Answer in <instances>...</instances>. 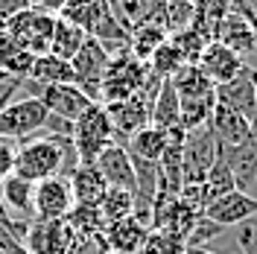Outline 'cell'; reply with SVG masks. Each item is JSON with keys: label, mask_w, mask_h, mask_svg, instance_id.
<instances>
[{"label": "cell", "mask_w": 257, "mask_h": 254, "mask_svg": "<svg viewBox=\"0 0 257 254\" xmlns=\"http://www.w3.org/2000/svg\"><path fill=\"white\" fill-rule=\"evenodd\" d=\"M67 254H114L102 234H76Z\"/></svg>", "instance_id": "obj_36"}, {"label": "cell", "mask_w": 257, "mask_h": 254, "mask_svg": "<svg viewBox=\"0 0 257 254\" xmlns=\"http://www.w3.org/2000/svg\"><path fill=\"white\" fill-rule=\"evenodd\" d=\"M167 143H170V132L155 129V126H146V129H141L138 135H132V138L126 141V152L132 155V158L158 164L161 155H164V149H167Z\"/></svg>", "instance_id": "obj_24"}, {"label": "cell", "mask_w": 257, "mask_h": 254, "mask_svg": "<svg viewBox=\"0 0 257 254\" xmlns=\"http://www.w3.org/2000/svg\"><path fill=\"white\" fill-rule=\"evenodd\" d=\"M219 155V141L210 126L184 132L181 143V181L184 184H202L208 170Z\"/></svg>", "instance_id": "obj_6"}, {"label": "cell", "mask_w": 257, "mask_h": 254, "mask_svg": "<svg viewBox=\"0 0 257 254\" xmlns=\"http://www.w3.org/2000/svg\"><path fill=\"white\" fill-rule=\"evenodd\" d=\"M108 59H111V53L102 47L96 38H91V35L85 38V44L79 47V53L70 59L73 76H76L73 85H79L94 102H99V85H102V76H105Z\"/></svg>", "instance_id": "obj_7"}, {"label": "cell", "mask_w": 257, "mask_h": 254, "mask_svg": "<svg viewBox=\"0 0 257 254\" xmlns=\"http://www.w3.org/2000/svg\"><path fill=\"white\" fill-rule=\"evenodd\" d=\"M216 102L234 108L237 114L248 117V120H254V114H257V88H254V79H251V67H242L231 82L216 85Z\"/></svg>", "instance_id": "obj_14"}, {"label": "cell", "mask_w": 257, "mask_h": 254, "mask_svg": "<svg viewBox=\"0 0 257 254\" xmlns=\"http://www.w3.org/2000/svg\"><path fill=\"white\" fill-rule=\"evenodd\" d=\"M32 193H35V184L27 181V178H21V175H15V173L0 178V199H3V205L9 210V216H15V219H27V222L35 219Z\"/></svg>", "instance_id": "obj_18"}, {"label": "cell", "mask_w": 257, "mask_h": 254, "mask_svg": "<svg viewBox=\"0 0 257 254\" xmlns=\"http://www.w3.org/2000/svg\"><path fill=\"white\" fill-rule=\"evenodd\" d=\"M47 105L38 96H21V99H9L0 108V138L12 143H27L32 138H41L44 123H47Z\"/></svg>", "instance_id": "obj_3"}, {"label": "cell", "mask_w": 257, "mask_h": 254, "mask_svg": "<svg viewBox=\"0 0 257 254\" xmlns=\"http://www.w3.org/2000/svg\"><path fill=\"white\" fill-rule=\"evenodd\" d=\"M27 79L41 85V88H47V85H70V82H76V76H73L70 62H62L53 53H44V56H35Z\"/></svg>", "instance_id": "obj_23"}, {"label": "cell", "mask_w": 257, "mask_h": 254, "mask_svg": "<svg viewBox=\"0 0 257 254\" xmlns=\"http://www.w3.org/2000/svg\"><path fill=\"white\" fill-rule=\"evenodd\" d=\"M210 129H213L219 146H237V143H242L248 138L251 120L242 117V114H237L234 108L216 102V105H213V114H210Z\"/></svg>", "instance_id": "obj_20"}, {"label": "cell", "mask_w": 257, "mask_h": 254, "mask_svg": "<svg viewBox=\"0 0 257 254\" xmlns=\"http://www.w3.org/2000/svg\"><path fill=\"white\" fill-rule=\"evenodd\" d=\"M67 181H70V193H73V205H99L108 190L105 178L99 175L94 164H79L67 175Z\"/></svg>", "instance_id": "obj_21"}, {"label": "cell", "mask_w": 257, "mask_h": 254, "mask_svg": "<svg viewBox=\"0 0 257 254\" xmlns=\"http://www.w3.org/2000/svg\"><path fill=\"white\" fill-rule=\"evenodd\" d=\"M94 167L99 170V175L105 178L108 187H120V190L135 193V167H132V158H128L126 146L111 143L108 149L99 152V158L94 161Z\"/></svg>", "instance_id": "obj_15"}, {"label": "cell", "mask_w": 257, "mask_h": 254, "mask_svg": "<svg viewBox=\"0 0 257 254\" xmlns=\"http://www.w3.org/2000/svg\"><path fill=\"white\" fill-rule=\"evenodd\" d=\"M67 222L76 234H102V228H105L99 205H73L67 213Z\"/></svg>", "instance_id": "obj_33"}, {"label": "cell", "mask_w": 257, "mask_h": 254, "mask_svg": "<svg viewBox=\"0 0 257 254\" xmlns=\"http://www.w3.org/2000/svg\"><path fill=\"white\" fill-rule=\"evenodd\" d=\"M254 67H257V64H254Z\"/></svg>", "instance_id": "obj_43"}, {"label": "cell", "mask_w": 257, "mask_h": 254, "mask_svg": "<svg viewBox=\"0 0 257 254\" xmlns=\"http://www.w3.org/2000/svg\"><path fill=\"white\" fill-rule=\"evenodd\" d=\"M53 27H56V15L53 12L41 9V6H30V9L18 12L12 21H6L0 30L6 32L12 41H18L24 50H30L32 56H44L50 50Z\"/></svg>", "instance_id": "obj_4"}, {"label": "cell", "mask_w": 257, "mask_h": 254, "mask_svg": "<svg viewBox=\"0 0 257 254\" xmlns=\"http://www.w3.org/2000/svg\"><path fill=\"white\" fill-rule=\"evenodd\" d=\"M30 6H35L32 0H0V27H3L6 21H12L18 12L30 9Z\"/></svg>", "instance_id": "obj_38"}, {"label": "cell", "mask_w": 257, "mask_h": 254, "mask_svg": "<svg viewBox=\"0 0 257 254\" xmlns=\"http://www.w3.org/2000/svg\"><path fill=\"white\" fill-rule=\"evenodd\" d=\"M85 32L76 27V24H70V21H64V18L56 15V27H53V38H50V50L47 53H53L56 59H62V62H70L76 53H79V47L85 44Z\"/></svg>", "instance_id": "obj_25"}, {"label": "cell", "mask_w": 257, "mask_h": 254, "mask_svg": "<svg viewBox=\"0 0 257 254\" xmlns=\"http://www.w3.org/2000/svg\"><path fill=\"white\" fill-rule=\"evenodd\" d=\"M196 67H199V70H202L213 85H225V82H231L242 70V62L228 47H225V44L210 41L208 47L202 50V56H199Z\"/></svg>", "instance_id": "obj_16"}, {"label": "cell", "mask_w": 257, "mask_h": 254, "mask_svg": "<svg viewBox=\"0 0 257 254\" xmlns=\"http://www.w3.org/2000/svg\"><path fill=\"white\" fill-rule=\"evenodd\" d=\"M108 3L128 32L135 27H144V24H161L164 27L167 0H108Z\"/></svg>", "instance_id": "obj_19"}, {"label": "cell", "mask_w": 257, "mask_h": 254, "mask_svg": "<svg viewBox=\"0 0 257 254\" xmlns=\"http://www.w3.org/2000/svg\"><path fill=\"white\" fill-rule=\"evenodd\" d=\"M184 254H216V251H210V248H187Z\"/></svg>", "instance_id": "obj_41"}, {"label": "cell", "mask_w": 257, "mask_h": 254, "mask_svg": "<svg viewBox=\"0 0 257 254\" xmlns=\"http://www.w3.org/2000/svg\"><path fill=\"white\" fill-rule=\"evenodd\" d=\"M35 62L30 50H24L18 41H12L6 32L0 30V70L12 79H27L30 76V67Z\"/></svg>", "instance_id": "obj_26"}, {"label": "cell", "mask_w": 257, "mask_h": 254, "mask_svg": "<svg viewBox=\"0 0 257 254\" xmlns=\"http://www.w3.org/2000/svg\"><path fill=\"white\" fill-rule=\"evenodd\" d=\"M79 167V158H76V149H73V141L70 138H32V141L21 143L15 152V167L12 173L27 178V181H44V178H53V175H67Z\"/></svg>", "instance_id": "obj_1"}, {"label": "cell", "mask_w": 257, "mask_h": 254, "mask_svg": "<svg viewBox=\"0 0 257 254\" xmlns=\"http://www.w3.org/2000/svg\"><path fill=\"white\" fill-rule=\"evenodd\" d=\"M193 0H167V12H164V30L170 35L187 30L193 24Z\"/></svg>", "instance_id": "obj_34"}, {"label": "cell", "mask_w": 257, "mask_h": 254, "mask_svg": "<svg viewBox=\"0 0 257 254\" xmlns=\"http://www.w3.org/2000/svg\"><path fill=\"white\" fill-rule=\"evenodd\" d=\"M70 3H76V0H41V3H35V6H41V9H47L53 15H59L64 6H70Z\"/></svg>", "instance_id": "obj_39"}, {"label": "cell", "mask_w": 257, "mask_h": 254, "mask_svg": "<svg viewBox=\"0 0 257 254\" xmlns=\"http://www.w3.org/2000/svg\"><path fill=\"white\" fill-rule=\"evenodd\" d=\"M210 251H216V254H242L237 245H234V239H231V228H228V248H210Z\"/></svg>", "instance_id": "obj_40"}, {"label": "cell", "mask_w": 257, "mask_h": 254, "mask_svg": "<svg viewBox=\"0 0 257 254\" xmlns=\"http://www.w3.org/2000/svg\"><path fill=\"white\" fill-rule=\"evenodd\" d=\"M202 187H205V193H208V202H213V199H219V196H225V193H231V190H237V181H234V175H231V170H228L222 152L216 155L213 167L208 170Z\"/></svg>", "instance_id": "obj_31"}, {"label": "cell", "mask_w": 257, "mask_h": 254, "mask_svg": "<svg viewBox=\"0 0 257 254\" xmlns=\"http://www.w3.org/2000/svg\"><path fill=\"white\" fill-rule=\"evenodd\" d=\"M184 251H187L184 237H178L173 231H164V228H149L138 254H184Z\"/></svg>", "instance_id": "obj_32"}, {"label": "cell", "mask_w": 257, "mask_h": 254, "mask_svg": "<svg viewBox=\"0 0 257 254\" xmlns=\"http://www.w3.org/2000/svg\"><path fill=\"white\" fill-rule=\"evenodd\" d=\"M170 38V32L164 30L161 24H144V27H135L128 35V50L132 56H138L141 62H149V56Z\"/></svg>", "instance_id": "obj_28"}, {"label": "cell", "mask_w": 257, "mask_h": 254, "mask_svg": "<svg viewBox=\"0 0 257 254\" xmlns=\"http://www.w3.org/2000/svg\"><path fill=\"white\" fill-rule=\"evenodd\" d=\"M231 239L242 254H257V228H251L248 222L231 228Z\"/></svg>", "instance_id": "obj_37"}, {"label": "cell", "mask_w": 257, "mask_h": 254, "mask_svg": "<svg viewBox=\"0 0 257 254\" xmlns=\"http://www.w3.org/2000/svg\"><path fill=\"white\" fill-rule=\"evenodd\" d=\"M170 82H173V88H176L178 99H205V96L216 94V85H213L196 64H184Z\"/></svg>", "instance_id": "obj_27"}, {"label": "cell", "mask_w": 257, "mask_h": 254, "mask_svg": "<svg viewBox=\"0 0 257 254\" xmlns=\"http://www.w3.org/2000/svg\"><path fill=\"white\" fill-rule=\"evenodd\" d=\"M213 41L225 44L242 62V67H254L257 64V27L251 21H245L242 15H237V12H228L222 18Z\"/></svg>", "instance_id": "obj_10"}, {"label": "cell", "mask_w": 257, "mask_h": 254, "mask_svg": "<svg viewBox=\"0 0 257 254\" xmlns=\"http://www.w3.org/2000/svg\"><path fill=\"white\" fill-rule=\"evenodd\" d=\"M225 231H228V228L210 222L208 216H199V219L193 222L190 234L184 237V245H187V248H208L210 242H213L216 237H222Z\"/></svg>", "instance_id": "obj_35"}, {"label": "cell", "mask_w": 257, "mask_h": 254, "mask_svg": "<svg viewBox=\"0 0 257 254\" xmlns=\"http://www.w3.org/2000/svg\"><path fill=\"white\" fill-rule=\"evenodd\" d=\"M149 126L164 129V132L181 129V102H178V94L170 79H164V85L158 88V94L149 105Z\"/></svg>", "instance_id": "obj_22"}, {"label": "cell", "mask_w": 257, "mask_h": 254, "mask_svg": "<svg viewBox=\"0 0 257 254\" xmlns=\"http://www.w3.org/2000/svg\"><path fill=\"white\" fill-rule=\"evenodd\" d=\"M248 225H251V228H257V216H254V219H251V222H248Z\"/></svg>", "instance_id": "obj_42"}, {"label": "cell", "mask_w": 257, "mask_h": 254, "mask_svg": "<svg viewBox=\"0 0 257 254\" xmlns=\"http://www.w3.org/2000/svg\"><path fill=\"white\" fill-rule=\"evenodd\" d=\"M146 79H149V64L146 62L132 56V50L114 53L108 59L102 85H99V102H117V99L138 96L144 91Z\"/></svg>", "instance_id": "obj_2"}, {"label": "cell", "mask_w": 257, "mask_h": 254, "mask_svg": "<svg viewBox=\"0 0 257 254\" xmlns=\"http://www.w3.org/2000/svg\"><path fill=\"white\" fill-rule=\"evenodd\" d=\"M73 149H76V158L79 164H94L99 158L102 149H108L114 143V132H111V123H108V114L105 108L94 102L88 111L76 117L73 123Z\"/></svg>", "instance_id": "obj_5"}, {"label": "cell", "mask_w": 257, "mask_h": 254, "mask_svg": "<svg viewBox=\"0 0 257 254\" xmlns=\"http://www.w3.org/2000/svg\"><path fill=\"white\" fill-rule=\"evenodd\" d=\"M146 64H149V73H155L158 79H173V76H176L187 62H184V56L178 53L176 44L167 38V41H164L152 56H149V62H146Z\"/></svg>", "instance_id": "obj_30"}, {"label": "cell", "mask_w": 257, "mask_h": 254, "mask_svg": "<svg viewBox=\"0 0 257 254\" xmlns=\"http://www.w3.org/2000/svg\"><path fill=\"white\" fill-rule=\"evenodd\" d=\"M38 99L47 105L53 117H62L67 123H76V117H82L94 105V99L73 82L70 85H47V88L38 85Z\"/></svg>", "instance_id": "obj_13"}, {"label": "cell", "mask_w": 257, "mask_h": 254, "mask_svg": "<svg viewBox=\"0 0 257 254\" xmlns=\"http://www.w3.org/2000/svg\"><path fill=\"white\" fill-rule=\"evenodd\" d=\"M70 207H73V193H70V181L64 175L35 181V193H32L35 219H67Z\"/></svg>", "instance_id": "obj_11"}, {"label": "cell", "mask_w": 257, "mask_h": 254, "mask_svg": "<svg viewBox=\"0 0 257 254\" xmlns=\"http://www.w3.org/2000/svg\"><path fill=\"white\" fill-rule=\"evenodd\" d=\"M146 234H149V225L141 222L138 216H126L120 222H111L102 228V237L111 245L114 254H138Z\"/></svg>", "instance_id": "obj_17"}, {"label": "cell", "mask_w": 257, "mask_h": 254, "mask_svg": "<svg viewBox=\"0 0 257 254\" xmlns=\"http://www.w3.org/2000/svg\"><path fill=\"white\" fill-rule=\"evenodd\" d=\"M99 105L108 114L114 143H120V146H126L132 135H138L141 129L149 126V102L141 94L128 96V99H117V102H99Z\"/></svg>", "instance_id": "obj_9"}, {"label": "cell", "mask_w": 257, "mask_h": 254, "mask_svg": "<svg viewBox=\"0 0 257 254\" xmlns=\"http://www.w3.org/2000/svg\"><path fill=\"white\" fill-rule=\"evenodd\" d=\"M202 216H208L210 222L222 225V228H237L242 222H251L257 216V199L251 193H242V190H231L208 202V207L202 210Z\"/></svg>", "instance_id": "obj_12"}, {"label": "cell", "mask_w": 257, "mask_h": 254, "mask_svg": "<svg viewBox=\"0 0 257 254\" xmlns=\"http://www.w3.org/2000/svg\"><path fill=\"white\" fill-rule=\"evenodd\" d=\"M99 213H102V222L111 225L120 222L126 216H135V193L132 190H120V187H108L102 202H99Z\"/></svg>", "instance_id": "obj_29"}, {"label": "cell", "mask_w": 257, "mask_h": 254, "mask_svg": "<svg viewBox=\"0 0 257 254\" xmlns=\"http://www.w3.org/2000/svg\"><path fill=\"white\" fill-rule=\"evenodd\" d=\"M73 239L76 231L70 228L67 219H32L24 245L30 254H67Z\"/></svg>", "instance_id": "obj_8"}]
</instances>
